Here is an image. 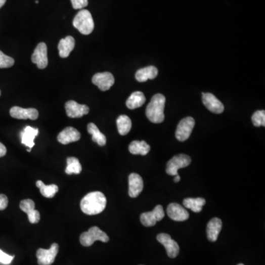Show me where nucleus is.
<instances>
[{
    "mask_svg": "<svg viewBox=\"0 0 265 265\" xmlns=\"http://www.w3.org/2000/svg\"><path fill=\"white\" fill-rule=\"evenodd\" d=\"M106 203L107 200L104 194L100 192H90L82 199L80 208L84 214L96 215L104 211Z\"/></svg>",
    "mask_w": 265,
    "mask_h": 265,
    "instance_id": "nucleus-1",
    "label": "nucleus"
},
{
    "mask_svg": "<svg viewBox=\"0 0 265 265\" xmlns=\"http://www.w3.org/2000/svg\"><path fill=\"white\" fill-rule=\"evenodd\" d=\"M165 103V97L161 94H156L153 97L146 108V116L150 122L158 124L164 120Z\"/></svg>",
    "mask_w": 265,
    "mask_h": 265,
    "instance_id": "nucleus-2",
    "label": "nucleus"
},
{
    "mask_svg": "<svg viewBox=\"0 0 265 265\" xmlns=\"http://www.w3.org/2000/svg\"><path fill=\"white\" fill-rule=\"evenodd\" d=\"M74 27L83 35H90L95 28L93 18L88 10H81L74 18Z\"/></svg>",
    "mask_w": 265,
    "mask_h": 265,
    "instance_id": "nucleus-3",
    "label": "nucleus"
},
{
    "mask_svg": "<svg viewBox=\"0 0 265 265\" xmlns=\"http://www.w3.org/2000/svg\"><path fill=\"white\" fill-rule=\"evenodd\" d=\"M96 241H101L103 242H108L109 241L107 234L97 226L92 227L89 229L88 232L83 233L80 237V244L84 247L92 246Z\"/></svg>",
    "mask_w": 265,
    "mask_h": 265,
    "instance_id": "nucleus-4",
    "label": "nucleus"
},
{
    "mask_svg": "<svg viewBox=\"0 0 265 265\" xmlns=\"http://www.w3.org/2000/svg\"><path fill=\"white\" fill-rule=\"evenodd\" d=\"M192 159L185 154H179L174 156L168 161L166 172L169 175L174 176L179 174V169L187 167L191 164Z\"/></svg>",
    "mask_w": 265,
    "mask_h": 265,
    "instance_id": "nucleus-5",
    "label": "nucleus"
},
{
    "mask_svg": "<svg viewBox=\"0 0 265 265\" xmlns=\"http://www.w3.org/2000/svg\"><path fill=\"white\" fill-rule=\"evenodd\" d=\"M59 250V245L57 243L52 244L48 250L39 248L36 252L38 265H51L54 263L56 256Z\"/></svg>",
    "mask_w": 265,
    "mask_h": 265,
    "instance_id": "nucleus-6",
    "label": "nucleus"
},
{
    "mask_svg": "<svg viewBox=\"0 0 265 265\" xmlns=\"http://www.w3.org/2000/svg\"><path fill=\"white\" fill-rule=\"evenodd\" d=\"M195 121L191 116L184 118L179 123L176 129L175 137L179 141L184 142L190 138L192 130L195 127Z\"/></svg>",
    "mask_w": 265,
    "mask_h": 265,
    "instance_id": "nucleus-7",
    "label": "nucleus"
},
{
    "mask_svg": "<svg viewBox=\"0 0 265 265\" xmlns=\"http://www.w3.org/2000/svg\"><path fill=\"white\" fill-rule=\"evenodd\" d=\"M164 215L165 214L162 206L158 205L153 211L142 214L140 216V220L143 226L151 227L154 226L158 221H161L164 217Z\"/></svg>",
    "mask_w": 265,
    "mask_h": 265,
    "instance_id": "nucleus-8",
    "label": "nucleus"
},
{
    "mask_svg": "<svg viewBox=\"0 0 265 265\" xmlns=\"http://www.w3.org/2000/svg\"><path fill=\"white\" fill-rule=\"evenodd\" d=\"M32 62L36 64L38 69H43L48 65V47L46 43L41 42L38 43L34 50L31 58Z\"/></svg>",
    "mask_w": 265,
    "mask_h": 265,
    "instance_id": "nucleus-9",
    "label": "nucleus"
},
{
    "mask_svg": "<svg viewBox=\"0 0 265 265\" xmlns=\"http://www.w3.org/2000/svg\"><path fill=\"white\" fill-rule=\"evenodd\" d=\"M114 76L111 72H100L92 77V83L96 85L101 91H108L114 84Z\"/></svg>",
    "mask_w": 265,
    "mask_h": 265,
    "instance_id": "nucleus-10",
    "label": "nucleus"
},
{
    "mask_svg": "<svg viewBox=\"0 0 265 265\" xmlns=\"http://www.w3.org/2000/svg\"><path fill=\"white\" fill-rule=\"evenodd\" d=\"M157 240L160 243L164 245L168 256L172 258L178 256L179 253V250H180L179 244H178L175 241L172 240L169 234H164V233L158 234L157 236Z\"/></svg>",
    "mask_w": 265,
    "mask_h": 265,
    "instance_id": "nucleus-11",
    "label": "nucleus"
},
{
    "mask_svg": "<svg viewBox=\"0 0 265 265\" xmlns=\"http://www.w3.org/2000/svg\"><path fill=\"white\" fill-rule=\"evenodd\" d=\"M66 112L70 118H80L90 113V108L85 105H80L74 100H69L65 104Z\"/></svg>",
    "mask_w": 265,
    "mask_h": 265,
    "instance_id": "nucleus-12",
    "label": "nucleus"
},
{
    "mask_svg": "<svg viewBox=\"0 0 265 265\" xmlns=\"http://www.w3.org/2000/svg\"><path fill=\"white\" fill-rule=\"evenodd\" d=\"M10 114L13 118L17 119H30L35 120L38 117V111L35 108H23L14 106L10 110Z\"/></svg>",
    "mask_w": 265,
    "mask_h": 265,
    "instance_id": "nucleus-13",
    "label": "nucleus"
},
{
    "mask_svg": "<svg viewBox=\"0 0 265 265\" xmlns=\"http://www.w3.org/2000/svg\"><path fill=\"white\" fill-rule=\"evenodd\" d=\"M21 210L25 212L28 216L29 221L33 224H38L40 221V213L35 209V203L30 199L23 200L19 205Z\"/></svg>",
    "mask_w": 265,
    "mask_h": 265,
    "instance_id": "nucleus-14",
    "label": "nucleus"
},
{
    "mask_svg": "<svg viewBox=\"0 0 265 265\" xmlns=\"http://www.w3.org/2000/svg\"><path fill=\"white\" fill-rule=\"evenodd\" d=\"M203 103L211 112L222 114L224 111V106L214 95L211 93H203Z\"/></svg>",
    "mask_w": 265,
    "mask_h": 265,
    "instance_id": "nucleus-15",
    "label": "nucleus"
},
{
    "mask_svg": "<svg viewBox=\"0 0 265 265\" xmlns=\"http://www.w3.org/2000/svg\"><path fill=\"white\" fill-rule=\"evenodd\" d=\"M166 212H167L169 218L174 221H179V222L187 220L190 217V214H189L188 211L179 203H170L168 206Z\"/></svg>",
    "mask_w": 265,
    "mask_h": 265,
    "instance_id": "nucleus-16",
    "label": "nucleus"
},
{
    "mask_svg": "<svg viewBox=\"0 0 265 265\" xmlns=\"http://www.w3.org/2000/svg\"><path fill=\"white\" fill-rule=\"evenodd\" d=\"M128 194L130 198H137L144 188V182L141 176L137 173H131L128 178Z\"/></svg>",
    "mask_w": 265,
    "mask_h": 265,
    "instance_id": "nucleus-17",
    "label": "nucleus"
},
{
    "mask_svg": "<svg viewBox=\"0 0 265 265\" xmlns=\"http://www.w3.org/2000/svg\"><path fill=\"white\" fill-rule=\"evenodd\" d=\"M80 132L72 127H66L64 130L60 132L58 136V141L62 145H68V144L75 142L80 140Z\"/></svg>",
    "mask_w": 265,
    "mask_h": 265,
    "instance_id": "nucleus-18",
    "label": "nucleus"
},
{
    "mask_svg": "<svg viewBox=\"0 0 265 265\" xmlns=\"http://www.w3.org/2000/svg\"><path fill=\"white\" fill-rule=\"evenodd\" d=\"M222 220L217 217L213 218L208 222L206 233L208 240L210 242H216L222 229Z\"/></svg>",
    "mask_w": 265,
    "mask_h": 265,
    "instance_id": "nucleus-19",
    "label": "nucleus"
},
{
    "mask_svg": "<svg viewBox=\"0 0 265 265\" xmlns=\"http://www.w3.org/2000/svg\"><path fill=\"white\" fill-rule=\"evenodd\" d=\"M75 38L72 36H70V35L61 39L58 46L60 57L62 58H67L70 54L71 52L75 48Z\"/></svg>",
    "mask_w": 265,
    "mask_h": 265,
    "instance_id": "nucleus-20",
    "label": "nucleus"
},
{
    "mask_svg": "<svg viewBox=\"0 0 265 265\" xmlns=\"http://www.w3.org/2000/svg\"><path fill=\"white\" fill-rule=\"evenodd\" d=\"M38 129L34 128L30 126H27L23 131L20 132L21 139H22V143L28 148V149L32 150L35 145V137L38 136Z\"/></svg>",
    "mask_w": 265,
    "mask_h": 265,
    "instance_id": "nucleus-21",
    "label": "nucleus"
},
{
    "mask_svg": "<svg viewBox=\"0 0 265 265\" xmlns=\"http://www.w3.org/2000/svg\"><path fill=\"white\" fill-rule=\"evenodd\" d=\"M157 68L153 66H147L139 69L136 73V79L139 82H145L148 80H153L158 75Z\"/></svg>",
    "mask_w": 265,
    "mask_h": 265,
    "instance_id": "nucleus-22",
    "label": "nucleus"
},
{
    "mask_svg": "<svg viewBox=\"0 0 265 265\" xmlns=\"http://www.w3.org/2000/svg\"><path fill=\"white\" fill-rule=\"evenodd\" d=\"M145 100L146 98L142 92H135L131 94L126 101V106L129 109H136L143 106Z\"/></svg>",
    "mask_w": 265,
    "mask_h": 265,
    "instance_id": "nucleus-23",
    "label": "nucleus"
},
{
    "mask_svg": "<svg viewBox=\"0 0 265 265\" xmlns=\"http://www.w3.org/2000/svg\"><path fill=\"white\" fill-rule=\"evenodd\" d=\"M150 150V145L145 141H132L129 145V151L134 155L146 156Z\"/></svg>",
    "mask_w": 265,
    "mask_h": 265,
    "instance_id": "nucleus-24",
    "label": "nucleus"
},
{
    "mask_svg": "<svg viewBox=\"0 0 265 265\" xmlns=\"http://www.w3.org/2000/svg\"><path fill=\"white\" fill-rule=\"evenodd\" d=\"M87 130H88L89 134L92 136V141L98 143L100 146H105L106 144V137H105L104 134H102L100 131L98 126L94 123H90L87 126Z\"/></svg>",
    "mask_w": 265,
    "mask_h": 265,
    "instance_id": "nucleus-25",
    "label": "nucleus"
},
{
    "mask_svg": "<svg viewBox=\"0 0 265 265\" xmlns=\"http://www.w3.org/2000/svg\"><path fill=\"white\" fill-rule=\"evenodd\" d=\"M186 208H190L195 213L200 212L203 209V206L206 204V200L204 198H186L183 202Z\"/></svg>",
    "mask_w": 265,
    "mask_h": 265,
    "instance_id": "nucleus-26",
    "label": "nucleus"
},
{
    "mask_svg": "<svg viewBox=\"0 0 265 265\" xmlns=\"http://www.w3.org/2000/svg\"><path fill=\"white\" fill-rule=\"evenodd\" d=\"M118 132L120 135H127L131 130L132 122L130 118L126 115H121L116 119Z\"/></svg>",
    "mask_w": 265,
    "mask_h": 265,
    "instance_id": "nucleus-27",
    "label": "nucleus"
},
{
    "mask_svg": "<svg viewBox=\"0 0 265 265\" xmlns=\"http://www.w3.org/2000/svg\"><path fill=\"white\" fill-rule=\"evenodd\" d=\"M35 185L40 189V192L45 198H53L58 192V187L56 184L47 186L41 181H38Z\"/></svg>",
    "mask_w": 265,
    "mask_h": 265,
    "instance_id": "nucleus-28",
    "label": "nucleus"
},
{
    "mask_svg": "<svg viewBox=\"0 0 265 265\" xmlns=\"http://www.w3.org/2000/svg\"><path fill=\"white\" fill-rule=\"evenodd\" d=\"M82 171V166L80 161L75 157L67 158V166L66 168V173L67 174H80Z\"/></svg>",
    "mask_w": 265,
    "mask_h": 265,
    "instance_id": "nucleus-29",
    "label": "nucleus"
},
{
    "mask_svg": "<svg viewBox=\"0 0 265 265\" xmlns=\"http://www.w3.org/2000/svg\"><path fill=\"white\" fill-rule=\"evenodd\" d=\"M252 122L254 126L256 127H260V126H265V111H257L252 116Z\"/></svg>",
    "mask_w": 265,
    "mask_h": 265,
    "instance_id": "nucleus-30",
    "label": "nucleus"
},
{
    "mask_svg": "<svg viewBox=\"0 0 265 265\" xmlns=\"http://www.w3.org/2000/svg\"><path fill=\"white\" fill-rule=\"evenodd\" d=\"M14 63L15 61L14 58L6 56L3 52L0 51V68L1 69L11 67L14 66Z\"/></svg>",
    "mask_w": 265,
    "mask_h": 265,
    "instance_id": "nucleus-31",
    "label": "nucleus"
},
{
    "mask_svg": "<svg viewBox=\"0 0 265 265\" xmlns=\"http://www.w3.org/2000/svg\"><path fill=\"white\" fill-rule=\"evenodd\" d=\"M14 256H10L7 253L0 250V262L4 264H11V261L14 259Z\"/></svg>",
    "mask_w": 265,
    "mask_h": 265,
    "instance_id": "nucleus-32",
    "label": "nucleus"
},
{
    "mask_svg": "<svg viewBox=\"0 0 265 265\" xmlns=\"http://www.w3.org/2000/svg\"><path fill=\"white\" fill-rule=\"evenodd\" d=\"M74 9H82L88 6L89 0H71Z\"/></svg>",
    "mask_w": 265,
    "mask_h": 265,
    "instance_id": "nucleus-33",
    "label": "nucleus"
},
{
    "mask_svg": "<svg viewBox=\"0 0 265 265\" xmlns=\"http://www.w3.org/2000/svg\"><path fill=\"white\" fill-rule=\"evenodd\" d=\"M9 204V199L6 195L0 194V211L6 209Z\"/></svg>",
    "mask_w": 265,
    "mask_h": 265,
    "instance_id": "nucleus-34",
    "label": "nucleus"
},
{
    "mask_svg": "<svg viewBox=\"0 0 265 265\" xmlns=\"http://www.w3.org/2000/svg\"><path fill=\"white\" fill-rule=\"evenodd\" d=\"M6 153H7V149H6V146L0 142V158L6 156Z\"/></svg>",
    "mask_w": 265,
    "mask_h": 265,
    "instance_id": "nucleus-35",
    "label": "nucleus"
},
{
    "mask_svg": "<svg viewBox=\"0 0 265 265\" xmlns=\"http://www.w3.org/2000/svg\"><path fill=\"white\" fill-rule=\"evenodd\" d=\"M180 181H181V177L179 174H176V175L174 176V182L178 183V182H180Z\"/></svg>",
    "mask_w": 265,
    "mask_h": 265,
    "instance_id": "nucleus-36",
    "label": "nucleus"
},
{
    "mask_svg": "<svg viewBox=\"0 0 265 265\" xmlns=\"http://www.w3.org/2000/svg\"><path fill=\"white\" fill-rule=\"evenodd\" d=\"M6 0H0V9L6 4Z\"/></svg>",
    "mask_w": 265,
    "mask_h": 265,
    "instance_id": "nucleus-37",
    "label": "nucleus"
},
{
    "mask_svg": "<svg viewBox=\"0 0 265 265\" xmlns=\"http://www.w3.org/2000/svg\"><path fill=\"white\" fill-rule=\"evenodd\" d=\"M35 3H36V4H38V3H39V2L38 1V0H36V1L35 2Z\"/></svg>",
    "mask_w": 265,
    "mask_h": 265,
    "instance_id": "nucleus-38",
    "label": "nucleus"
},
{
    "mask_svg": "<svg viewBox=\"0 0 265 265\" xmlns=\"http://www.w3.org/2000/svg\"><path fill=\"white\" fill-rule=\"evenodd\" d=\"M237 265H245V264H237Z\"/></svg>",
    "mask_w": 265,
    "mask_h": 265,
    "instance_id": "nucleus-39",
    "label": "nucleus"
},
{
    "mask_svg": "<svg viewBox=\"0 0 265 265\" xmlns=\"http://www.w3.org/2000/svg\"><path fill=\"white\" fill-rule=\"evenodd\" d=\"M0 96H1V91H0Z\"/></svg>",
    "mask_w": 265,
    "mask_h": 265,
    "instance_id": "nucleus-40",
    "label": "nucleus"
}]
</instances>
